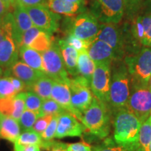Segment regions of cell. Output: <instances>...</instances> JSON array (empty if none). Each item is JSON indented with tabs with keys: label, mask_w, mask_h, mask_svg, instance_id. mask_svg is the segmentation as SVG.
<instances>
[{
	"label": "cell",
	"mask_w": 151,
	"mask_h": 151,
	"mask_svg": "<svg viewBox=\"0 0 151 151\" xmlns=\"http://www.w3.org/2000/svg\"><path fill=\"white\" fill-rule=\"evenodd\" d=\"M77 69H78V76L83 77L90 83L95 69V64L90 58L87 50L78 52Z\"/></svg>",
	"instance_id": "cb8c5ba5"
},
{
	"label": "cell",
	"mask_w": 151,
	"mask_h": 151,
	"mask_svg": "<svg viewBox=\"0 0 151 151\" xmlns=\"http://www.w3.org/2000/svg\"><path fill=\"white\" fill-rule=\"evenodd\" d=\"M17 93L9 76L0 77V99L12 97Z\"/></svg>",
	"instance_id": "d6a6232c"
},
{
	"label": "cell",
	"mask_w": 151,
	"mask_h": 151,
	"mask_svg": "<svg viewBox=\"0 0 151 151\" xmlns=\"http://www.w3.org/2000/svg\"><path fill=\"white\" fill-rule=\"evenodd\" d=\"M44 73L52 80L69 84L70 78L64 65L58 43L52 42L50 48L41 53Z\"/></svg>",
	"instance_id": "ba28073f"
},
{
	"label": "cell",
	"mask_w": 151,
	"mask_h": 151,
	"mask_svg": "<svg viewBox=\"0 0 151 151\" xmlns=\"http://www.w3.org/2000/svg\"><path fill=\"white\" fill-rule=\"evenodd\" d=\"M150 121H151V113H150Z\"/></svg>",
	"instance_id": "f5cc1de1"
},
{
	"label": "cell",
	"mask_w": 151,
	"mask_h": 151,
	"mask_svg": "<svg viewBox=\"0 0 151 151\" xmlns=\"http://www.w3.org/2000/svg\"><path fill=\"white\" fill-rule=\"evenodd\" d=\"M92 151H127L122 146L115 142L114 140L107 139L103 144L94 147Z\"/></svg>",
	"instance_id": "f35d334b"
},
{
	"label": "cell",
	"mask_w": 151,
	"mask_h": 151,
	"mask_svg": "<svg viewBox=\"0 0 151 151\" xmlns=\"http://www.w3.org/2000/svg\"><path fill=\"white\" fill-rule=\"evenodd\" d=\"M86 128L82 122L72 113L65 111L61 113L58 118V127L55 136L56 139H63L65 137H81Z\"/></svg>",
	"instance_id": "4fadbf2b"
},
{
	"label": "cell",
	"mask_w": 151,
	"mask_h": 151,
	"mask_svg": "<svg viewBox=\"0 0 151 151\" xmlns=\"http://www.w3.org/2000/svg\"><path fill=\"white\" fill-rule=\"evenodd\" d=\"M82 4L69 0H48L47 7L57 14L66 16H74L81 14Z\"/></svg>",
	"instance_id": "7402d4cb"
},
{
	"label": "cell",
	"mask_w": 151,
	"mask_h": 151,
	"mask_svg": "<svg viewBox=\"0 0 151 151\" xmlns=\"http://www.w3.org/2000/svg\"><path fill=\"white\" fill-rule=\"evenodd\" d=\"M25 92H21L12 97L0 99V112L18 121L25 110Z\"/></svg>",
	"instance_id": "2e32d148"
},
{
	"label": "cell",
	"mask_w": 151,
	"mask_h": 151,
	"mask_svg": "<svg viewBox=\"0 0 151 151\" xmlns=\"http://www.w3.org/2000/svg\"><path fill=\"white\" fill-rule=\"evenodd\" d=\"M60 115H54L48 127L41 135L42 139L45 141H52L55 136L57 127H58V118Z\"/></svg>",
	"instance_id": "d590c367"
},
{
	"label": "cell",
	"mask_w": 151,
	"mask_h": 151,
	"mask_svg": "<svg viewBox=\"0 0 151 151\" xmlns=\"http://www.w3.org/2000/svg\"><path fill=\"white\" fill-rule=\"evenodd\" d=\"M113 139L127 151L139 150V135L141 122L126 108L113 113Z\"/></svg>",
	"instance_id": "6da1fadb"
},
{
	"label": "cell",
	"mask_w": 151,
	"mask_h": 151,
	"mask_svg": "<svg viewBox=\"0 0 151 151\" xmlns=\"http://www.w3.org/2000/svg\"><path fill=\"white\" fill-rule=\"evenodd\" d=\"M111 64L95 65L90 82V89L94 97L109 107V91L111 77Z\"/></svg>",
	"instance_id": "30bf717a"
},
{
	"label": "cell",
	"mask_w": 151,
	"mask_h": 151,
	"mask_svg": "<svg viewBox=\"0 0 151 151\" xmlns=\"http://www.w3.org/2000/svg\"><path fill=\"white\" fill-rule=\"evenodd\" d=\"M31 18L34 26L46 32L50 35L55 32L59 28L60 17L45 6L24 7Z\"/></svg>",
	"instance_id": "8fae6325"
},
{
	"label": "cell",
	"mask_w": 151,
	"mask_h": 151,
	"mask_svg": "<svg viewBox=\"0 0 151 151\" xmlns=\"http://www.w3.org/2000/svg\"><path fill=\"white\" fill-rule=\"evenodd\" d=\"M19 56L22 62L35 70L44 72L41 53L29 46H20L19 48Z\"/></svg>",
	"instance_id": "603a6c76"
},
{
	"label": "cell",
	"mask_w": 151,
	"mask_h": 151,
	"mask_svg": "<svg viewBox=\"0 0 151 151\" xmlns=\"http://www.w3.org/2000/svg\"><path fill=\"white\" fill-rule=\"evenodd\" d=\"M58 44L60 47L64 65L67 73L73 77L78 76V69H77V62H78V50L69 46L65 39L58 41Z\"/></svg>",
	"instance_id": "ffe728a7"
},
{
	"label": "cell",
	"mask_w": 151,
	"mask_h": 151,
	"mask_svg": "<svg viewBox=\"0 0 151 151\" xmlns=\"http://www.w3.org/2000/svg\"><path fill=\"white\" fill-rule=\"evenodd\" d=\"M41 31H42V29L35 27V26H33L32 27L27 30L22 36L20 45H19V48L22 46H29L30 44L32 43V41L35 40L36 37L39 35V33Z\"/></svg>",
	"instance_id": "e575fe53"
},
{
	"label": "cell",
	"mask_w": 151,
	"mask_h": 151,
	"mask_svg": "<svg viewBox=\"0 0 151 151\" xmlns=\"http://www.w3.org/2000/svg\"><path fill=\"white\" fill-rule=\"evenodd\" d=\"M9 78L12 83L13 86H14L15 89H16L17 93L21 92L26 88L25 84L22 81L18 78L15 76H9Z\"/></svg>",
	"instance_id": "b9f144b4"
},
{
	"label": "cell",
	"mask_w": 151,
	"mask_h": 151,
	"mask_svg": "<svg viewBox=\"0 0 151 151\" xmlns=\"http://www.w3.org/2000/svg\"><path fill=\"white\" fill-rule=\"evenodd\" d=\"M96 39L103 41L113 48L116 54V61L122 59L127 45L123 32L116 24H100V29Z\"/></svg>",
	"instance_id": "7c38bea8"
},
{
	"label": "cell",
	"mask_w": 151,
	"mask_h": 151,
	"mask_svg": "<svg viewBox=\"0 0 151 151\" xmlns=\"http://www.w3.org/2000/svg\"><path fill=\"white\" fill-rule=\"evenodd\" d=\"M9 12V9H7V7L6 6L3 1L0 0V25L2 23L4 19Z\"/></svg>",
	"instance_id": "7bdbcfd3"
},
{
	"label": "cell",
	"mask_w": 151,
	"mask_h": 151,
	"mask_svg": "<svg viewBox=\"0 0 151 151\" xmlns=\"http://www.w3.org/2000/svg\"><path fill=\"white\" fill-rule=\"evenodd\" d=\"M18 122L0 112V139L14 143L20 135Z\"/></svg>",
	"instance_id": "44dd1931"
},
{
	"label": "cell",
	"mask_w": 151,
	"mask_h": 151,
	"mask_svg": "<svg viewBox=\"0 0 151 151\" xmlns=\"http://www.w3.org/2000/svg\"><path fill=\"white\" fill-rule=\"evenodd\" d=\"M11 71L14 76L20 79L25 84L27 89L38 79L46 75L44 72L35 70L21 61L16 62L11 68Z\"/></svg>",
	"instance_id": "d6986e66"
},
{
	"label": "cell",
	"mask_w": 151,
	"mask_h": 151,
	"mask_svg": "<svg viewBox=\"0 0 151 151\" xmlns=\"http://www.w3.org/2000/svg\"><path fill=\"white\" fill-rule=\"evenodd\" d=\"M67 151H92L91 146L85 141L68 144Z\"/></svg>",
	"instance_id": "ab89813d"
},
{
	"label": "cell",
	"mask_w": 151,
	"mask_h": 151,
	"mask_svg": "<svg viewBox=\"0 0 151 151\" xmlns=\"http://www.w3.org/2000/svg\"><path fill=\"white\" fill-rule=\"evenodd\" d=\"M40 117L39 113L25 109L18 120V124L22 132L32 129L38 118Z\"/></svg>",
	"instance_id": "f546056e"
},
{
	"label": "cell",
	"mask_w": 151,
	"mask_h": 151,
	"mask_svg": "<svg viewBox=\"0 0 151 151\" xmlns=\"http://www.w3.org/2000/svg\"><path fill=\"white\" fill-rule=\"evenodd\" d=\"M48 0H16V4L22 7H30L35 6H47Z\"/></svg>",
	"instance_id": "60d3db41"
},
{
	"label": "cell",
	"mask_w": 151,
	"mask_h": 151,
	"mask_svg": "<svg viewBox=\"0 0 151 151\" xmlns=\"http://www.w3.org/2000/svg\"><path fill=\"white\" fill-rule=\"evenodd\" d=\"M50 35H51L42 30L29 47L35 49V50L39 52L40 53H42L50 48L52 46L53 41H52Z\"/></svg>",
	"instance_id": "f1b7e54d"
},
{
	"label": "cell",
	"mask_w": 151,
	"mask_h": 151,
	"mask_svg": "<svg viewBox=\"0 0 151 151\" xmlns=\"http://www.w3.org/2000/svg\"><path fill=\"white\" fill-rule=\"evenodd\" d=\"M24 92H25V96H24L25 109L39 113L41 105H42L43 99L32 91Z\"/></svg>",
	"instance_id": "1f68e13d"
},
{
	"label": "cell",
	"mask_w": 151,
	"mask_h": 151,
	"mask_svg": "<svg viewBox=\"0 0 151 151\" xmlns=\"http://www.w3.org/2000/svg\"><path fill=\"white\" fill-rule=\"evenodd\" d=\"M111 114L109 107L94 97L91 104L83 113L81 122L92 134L104 138L110 132Z\"/></svg>",
	"instance_id": "3957f363"
},
{
	"label": "cell",
	"mask_w": 151,
	"mask_h": 151,
	"mask_svg": "<svg viewBox=\"0 0 151 151\" xmlns=\"http://www.w3.org/2000/svg\"><path fill=\"white\" fill-rule=\"evenodd\" d=\"M52 116H52V115H47V116L39 117L37 120L35 124H34L32 129L41 136L43 132L46 130L47 127H48L49 123L51 121Z\"/></svg>",
	"instance_id": "74e56055"
},
{
	"label": "cell",
	"mask_w": 151,
	"mask_h": 151,
	"mask_svg": "<svg viewBox=\"0 0 151 151\" xmlns=\"http://www.w3.org/2000/svg\"><path fill=\"white\" fill-rule=\"evenodd\" d=\"M91 13L101 23L118 24L122 20L126 4L124 0H92Z\"/></svg>",
	"instance_id": "9c48e42d"
},
{
	"label": "cell",
	"mask_w": 151,
	"mask_h": 151,
	"mask_svg": "<svg viewBox=\"0 0 151 151\" xmlns=\"http://www.w3.org/2000/svg\"><path fill=\"white\" fill-rule=\"evenodd\" d=\"M148 151H151V142L150 143V145H149V147H148Z\"/></svg>",
	"instance_id": "f907efd6"
},
{
	"label": "cell",
	"mask_w": 151,
	"mask_h": 151,
	"mask_svg": "<svg viewBox=\"0 0 151 151\" xmlns=\"http://www.w3.org/2000/svg\"><path fill=\"white\" fill-rule=\"evenodd\" d=\"M69 1H72V2L74 3H77V4H83V1L84 0H69Z\"/></svg>",
	"instance_id": "c3c4849f"
},
{
	"label": "cell",
	"mask_w": 151,
	"mask_h": 151,
	"mask_svg": "<svg viewBox=\"0 0 151 151\" xmlns=\"http://www.w3.org/2000/svg\"><path fill=\"white\" fill-rule=\"evenodd\" d=\"M14 22H13V37L19 46L21 37L27 30L34 26L31 18L24 7L18 4L14 9Z\"/></svg>",
	"instance_id": "e0dca14e"
},
{
	"label": "cell",
	"mask_w": 151,
	"mask_h": 151,
	"mask_svg": "<svg viewBox=\"0 0 151 151\" xmlns=\"http://www.w3.org/2000/svg\"><path fill=\"white\" fill-rule=\"evenodd\" d=\"M98 19L91 12H81L71 19L69 35L91 43L96 39L100 29Z\"/></svg>",
	"instance_id": "8992f818"
},
{
	"label": "cell",
	"mask_w": 151,
	"mask_h": 151,
	"mask_svg": "<svg viewBox=\"0 0 151 151\" xmlns=\"http://www.w3.org/2000/svg\"><path fill=\"white\" fill-rule=\"evenodd\" d=\"M143 27V46L151 48V15L141 16Z\"/></svg>",
	"instance_id": "836d02e7"
},
{
	"label": "cell",
	"mask_w": 151,
	"mask_h": 151,
	"mask_svg": "<svg viewBox=\"0 0 151 151\" xmlns=\"http://www.w3.org/2000/svg\"><path fill=\"white\" fill-rule=\"evenodd\" d=\"M71 92V101L78 119L81 122L82 115L91 104L94 95L90 89V83L81 76L70 79L69 83Z\"/></svg>",
	"instance_id": "52a82bcc"
},
{
	"label": "cell",
	"mask_w": 151,
	"mask_h": 151,
	"mask_svg": "<svg viewBox=\"0 0 151 151\" xmlns=\"http://www.w3.org/2000/svg\"><path fill=\"white\" fill-rule=\"evenodd\" d=\"M125 108L135 115L141 122L147 120L151 113V90L148 86L131 84Z\"/></svg>",
	"instance_id": "5b68a950"
},
{
	"label": "cell",
	"mask_w": 151,
	"mask_h": 151,
	"mask_svg": "<svg viewBox=\"0 0 151 151\" xmlns=\"http://www.w3.org/2000/svg\"><path fill=\"white\" fill-rule=\"evenodd\" d=\"M148 5L150 6L151 7V0H148Z\"/></svg>",
	"instance_id": "816d5d0a"
},
{
	"label": "cell",
	"mask_w": 151,
	"mask_h": 151,
	"mask_svg": "<svg viewBox=\"0 0 151 151\" xmlns=\"http://www.w3.org/2000/svg\"><path fill=\"white\" fill-rule=\"evenodd\" d=\"M54 80L44 75L39 78L28 90L39 95L43 100L51 98V92Z\"/></svg>",
	"instance_id": "d4e9b609"
},
{
	"label": "cell",
	"mask_w": 151,
	"mask_h": 151,
	"mask_svg": "<svg viewBox=\"0 0 151 151\" xmlns=\"http://www.w3.org/2000/svg\"><path fill=\"white\" fill-rule=\"evenodd\" d=\"M4 37V30L1 29V27H0V42H1V40L3 39Z\"/></svg>",
	"instance_id": "7dc6e473"
},
{
	"label": "cell",
	"mask_w": 151,
	"mask_h": 151,
	"mask_svg": "<svg viewBox=\"0 0 151 151\" xmlns=\"http://www.w3.org/2000/svg\"><path fill=\"white\" fill-rule=\"evenodd\" d=\"M125 1L126 9H133L136 6L139 4L142 0H124Z\"/></svg>",
	"instance_id": "f6af8a7d"
},
{
	"label": "cell",
	"mask_w": 151,
	"mask_h": 151,
	"mask_svg": "<svg viewBox=\"0 0 151 151\" xmlns=\"http://www.w3.org/2000/svg\"><path fill=\"white\" fill-rule=\"evenodd\" d=\"M20 151H41V147L37 145L22 146Z\"/></svg>",
	"instance_id": "ee69618b"
},
{
	"label": "cell",
	"mask_w": 151,
	"mask_h": 151,
	"mask_svg": "<svg viewBox=\"0 0 151 151\" xmlns=\"http://www.w3.org/2000/svg\"><path fill=\"white\" fill-rule=\"evenodd\" d=\"M88 54L95 65L97 64H112L116 61V54L113 48L103 41L95 39L90 43L87 49Z\"/></svg>",
	"instance_id": "9a60e30c"
},
{
	"label": "cell",
	"mask_w": 151,
	"mask_h": 151,
	"mask_svg": "<svg viewBox=\"0 0 151 151\" xmlns=\"http://www.w3.org/2000/svg\"><path fill=\"white\" fill-rule=\"evenodd\" d=\"M131 78V84L148 86L151 76V48L143 47L124 58Z\"/></svg>",
	"instance_id": "277c9868"
},
{
	"label": "cell",
	"mask_w": 151,
	"mask_h": 151,
	"mask_svg": "<svg viewBox=\"0 0 151 151\" xmlns=\"http://www.w3.org/2000/svg\"><path fill=\"white\" fill-rule=\"evenodd\" d=\"M14 143L22 146H30V145H37L42 146L43 140L40 134L35 132L33 129L27 131L22 132L18 139Z\"/></svg>",
	"instance_id": "83f0119b"
},
{
	"label": "cell",
	"mask_w": 151,
	"mask_h": 151,
	"mask_svg": "<svg viewBox=\"0 0 151 151\" xmlns=\"http://www.w3.org/2000/svg\"><path fill=\"white\" fill-rule=\"evenodd\" d=\"M1 1H3L6 6L7 7L9 11H10L11 8L14 9V7L16 5V0H1Z\"/></svg>",
	"instance_id": "bcb514c9"
},
{
	"label": "cell",
	"mask_w": 151,
	"mask_h": 151,
	"mask_svg": "<svg viewBox=\"0 0 151 151\" xmlns=\"http://www.w3.org/2000/svg\"><path fill=\"white\" fill-rule=\"evenodd\" d=\"M3 30L4 32V37L0 42V67L11 69L18 61L19 50L17 48L18 45L13 37L12 30Z\"/></svg>",
	"instance_id": "5bb4252c"
},
{
	"label": "cell",
	"mask_w": 151,
	"mask_h": 151,
	"mask_svg": "<svg viewBox=\"0 0 151 151\" xmlns=\"http://www.w3.org/2000/svg\"><path fill=\"white\" fill-rule=\"evenodd\" d=\"M111 72L109 108L111 113L125 108L131 89V78L125 63L116 61Z\"/></svg>",
	"instance_id": "7a4b0ae2"
},
{
	"label": "cell",
	"mask_w": 151,
	"mask_h": 151,
	"mask_svg": "<svg viewBox=\"0 0 151 151\" xmlns=\"http://www.w3.org/2000/svg\"><path fill=\"white\" fill-rule=\"evenodd\" d=\"M67 111L65 110L58 103H57L52 98L43 100L39 115L41 116H47V115H60L61 113Z\"/></svg>",
	"instance_id": "4dcf8cb0"
},
{
	"label": "cell",
	"mask_w": 151,
	"mask_h": 151,
	"mask_svg": "<svg viewBox=\"0 0 151 151\" xmlns=\"http://www.w3.org/2000/svg\"><path fill=\"white\" fill-rule=\"evenodd\" d=\"M151 142V121L150 117L141 122L139 135V150L148 151Z\"/></svg>",
	"instance_id": "4316f807"
},
{
	"label": "cell",
	"mask_w": 151,
	"mask_h": 151,
	"mask_svg": "<svg viewBox=\"0 0 151 151\" xmlns=\"http://www.w3.org/2000/svg\"><path fill=\"white\" fill-rule=\"evenodd\" d=\"M148 87H149V88H150V90H151V76H150V80H149V82H148Z\"/></svg>",
	"instance_id": "681fc988"
},
{
	"label": "cell",
	"mask_w": 151,
	"mask_h": 151,
	"mask_svg": "<svg viewBox=\"0 0 151 151\" xmlns=\"http://www.w3.org/2000/svg\"><path fill=\"white\" fill-rule=\"evenodd\" d=\"M65 40L69 46L73 47V48L78 50V52L81 51V50H87L90 45V43L70 35H68V37L66 38Z\"/></svg>",
	"instance_id": "8d00e7d4"
},
{
	"label": "cell",
	"mask_w": 151,
	"mask_h": 151,
	"mask_svg": "<svg viewBox=\"0 0 151 151\" xmlns=\"http://www.w3.org/2000/svg\"><path fill=\"white\" fill-rule=\"evenodd\" d=\"M51 98L58 103L65 110L72 113L78 118V115L71 105V92L69 84L65 82L54 81L51 92Z\"/></svg>",
	"instance_id": "ac0fdd59"
},
{
	"label": "cell",
	"mask_w": 151,
	"mask_h": 151,
	"mask_svg": "<svg viewBox=\"0 0 151 151\" xmlns=\"http://www.w3.org/2000/svg\"><path fill=\"white\" fill-rule=\"evenodd\" d=\"M130 42L132 46L135 48H139L143 46V27L141 20V16H139L132 22L129 30Z\"/></svg>",
	"instance_id": "484cf974"
}]
</instances>
